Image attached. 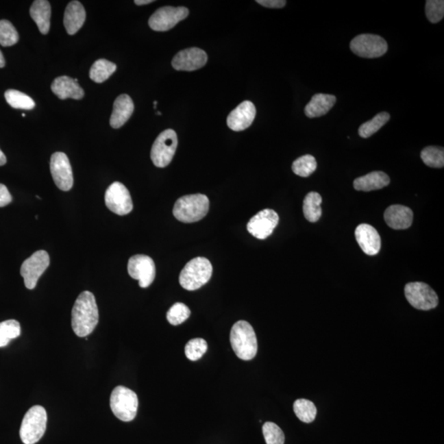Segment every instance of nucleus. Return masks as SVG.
<instances>
[{"label": "nucleus", "instance_id": "2eb2a0df", "mask_svg": "<svg viewBox=\"0 0 444 444\" xmlns=\"http://www.w3.org/2000/svg\"><path fill=\"white\" fill-rule=\"evenodd\" d=\"M279 222L278 214L271 209H264L251 218L247 230L258 240H265L273 234Z\"/></svg>", "mask_w": 444, "mask_h": 444}, {"label": "nucleus", "instance_id": "bb28decb", "mask_svg": "<svg viewBox=\"0 0 444 444\" xmlns=\"http://www.w3.org/2000/svg\"><path fill=\"white\" fill-rule=\"evenodd\" d=\"M116 64L105 59L98 60L90 69L89 76L90 79L97 84L106 81L116 71Z\"/></svg>", "mask_w": 444, "mask_h": 444}, {"label": "nucleus", "instance_id": "37998d69", "mask_svg": "<svg viewBox=\"0 0 444 444\" xmlns=\"http://www.w3.org/2000/svg\"><path fill=\"white\" fill-rule=\"evenodd\" d=\"M4 66H5V60H4L3 53L0 51V69L3 68Z\"/></svg>", "mask_w": 444, "mask_h": 444}, {"label": "nucleus", "instance_id": "58836bf2", "mask_svg": "<svg viewBox=\"0 0 444 444\" xmlns=\"http://www.w3.org/2000/svg\"><path fill=\"white\" fill-rule=\"evenodd\" d=\"M12 201V196L10 191L3 184H0V208L5 207Z\"/></svg>", "mask_w": 444, "mask_h": 444}, {"label": "nucleus", "instance_id": "cd10ccee", "mask_svg": "<svg viewBox=\"0 0 444 444\" xmlns=\"http://www.w3.org/2000/svg\"><path fill=\"white\" fill-rule=\"evenodd\" d=\"M8 104L14 109L32 110L36 106L35 101L27 94L19 90L10 89L4 93Z\"/></svg>", "mask_w": 444, "mask_h": 444}, {"label": "nucleus", "instance_id": "f704fd0d", "mask_svg": "<svg viewBox=\"0 0 444 444\" xmlns=\"http://www.w3.org/2000/svg\"><path fill=\"white\" fill-rule=\"evenodd\" d=\"M207 351V341L201 338H195L188 341L184 349L185 356L192 361L201 359Z\"/></svg>", "mask_w": 444, "mask_h": 444}, {"label": "nucleus", "instance_id": "f8f14e48", "mask_svg": "<svg viewBox=\"0 0 444 444\" xmlns=\"http://www.w3.org/2000/svg\"><path fill=\"white\" fill-rule=\"evenodd\" d=\"M106 207L119 216H125L133 210L130 191L121 182H114L107 188L105 195Z\"/></svg>", "mask_w": 444, "mask_h": 444}, {"label": "nucleus", "instance_id": "39448f33", "mask_svg": "<svg viewBox=\"0 0 444 444\" xmlns=\"http://www.w3.org/2000/svg\"><path fill=\"white\" fill-rule=\"evenodd\" d=\"M47 425V413L44 407L32 406L23 419L20 438L25 444H35L43 437Z\"/></svg>", "mask_w": 444, "mask_h": 444}, {"label": "nucleus", "instance_id": "4c0bfd02", "mask_svg": "<svg viewBox=\"0 0 444 444\" xmlns=\"http://www.w3.org/2000/svg\"><path fill=\"white\" fill-rule=\"evenodd\" d=\"M427 18L432 23H438L443 18L444 1L443 0H428L426 5Z\"/></svg>", "mask_w": 444, "mask_h": 444}, {"label": "nucleus", "instance_id": "c756f323", "mask_svg": "<svg viewBox=\"0 0 444 444\" xmlns=\"http://www.w3.org/2000/svg\"><path fill=\"white\" fill-rule=\"evenodd\" d=\"M294 411L299 421L311 423L314 421L317 408L314 403L306 399H298L294 403Z\"/></svg>", "mask_w": 444, "mask_h": 444}, {"label": "nucleus", "instance_id": "ddd939ff", "mask_svg": "<svg viewBox=\"0 0 444 444\" xmlns=\"http://www.w3.org/2000/svg\"><path fill=\"white\" fill-rule=\"evenodd\" d=\"M127 271L132 278L138 280L140 287L147 288L151 285L156 277L154 261L147 255H134L127 263Z\"/></svg>", "mask_w": 444, "mask_h": 444}, {"label": "nucleus", "instance_id": "e433bc0d", "mask_svg": "<svg viewBox=\"0 0 444 444\" xmlns=\"http://www.w3.org/2000/svg\"><path fill=\"white\" fill-rule=\"evenodd\" d=\"M262 433L267 444H284L285 435L278 425L273 422H266L262 426Z\"/></svg>", "mask_w": 444, "mask_h": 444}, {"label": "nucleus", "instance_id": "c03bdc74", "mask_svg": "<svg viewBox=\"0 0 444 444\" xmlns=\"http://www.w3.org/2000/svg\"><path fill=\"white\" fill-rule=\"evenodd\" d=\"M156 106H158V101H154V107L156 109Z\"/></svg>", "mask_w": 444, "mask_h": 444}, {"label": "nucleus", "instance_id": "79ce46f5", "mask_svg": "<svg viewBox=\"0 0 444 444\" xmlns=\"http://www.w3.org/2000/svg\"><path fill=\"white\" fill-rule=\"evenodd\" d=\"M7 162V158L3 152L0 149V166H4Z\"/></svg>", "mask_w": 444, "mask_h": 444}, {"label": "nucleus", "instance_id": "4468645a", "mask_svg": "<svg viewBox=\"0 0 444 444\" xmlns=\"http://www.w3.org/2000/svg\"><path fill=\"white\" fill-rule=\"evenodd\" d=\"M51 172L53 182L63 191L73 188V175L67 155L64 152H56L51 158Z\"/></svg>", "mask_w": 444, "mask_h": 444}, {"label": "nucleus", "instance_id": "473e14b6", "mask_svg": "<svg viewBox=\"0 0 444 444\" xmlns=\"http://www.w3.org/2000/svg\"><path fill=\"white\" fill-rule=\"evenodd\" d=\"M421 158L426 166L432 168H443L444 166V150L443 147H427L423 149Z\"/></svg>", "mask_w": 444, "mask_h": 444}, {"label": "nucleus", "instance_id": "9d476101", "mask_svg": "<svg viewBox=\"0 0 444 444\" xmlns=\"http://www.w3.org/2000/svg\"><path fill=\"white\" fill-rule=\"evenodd\" d=\"M349 47L354 53L361 58L373 59L385 55L388 44L382 37L373 34H362L352 40Z\"/></svg>", "mask_w": 444, "mask_h": 444}, {"label": "nucleus", "instance_id": "5701e85b", "mask_svg": "<svg viewBox=\"0 0 444 444\" xmlns=\"http://www.w3.org/2000/svg\"><path fill=\"white\" fill-rule=\"evenodd\" d=\"M390 184V178L386 173L373 171L369 174L359 177L354 181V188L358 191L369 192L378 190Z\"/></svg>", "mask_w": 444, "mask_h": 444}, {"label": "nucleus", "instance_id": "c85d7f7f", "mask_svg": "<svg viewBox=\"0 0 444 444\" xmlns=\"http://www.w3.org/2000/svg\"><path fill=\"white\" fill-rule=\"evenodd\" d=\"M390 119V114L388 112H381L374 116L371 121L365 122L360 127L359 134L361 138H368L378 130L382 126L386 125Z\"/></svg>", "mask_w": 444, "mask_h": 444}, {"label": "nucleus", "instance_id": "c9c22d12", "mask_svg": "<svg viewBox=\"0 0 444 444\" xmlns=\"http://www.w3.org/2000/svg\"><path fill=\"white\" fill-rule=\"evenodd\" d=\"M190 314V310L184 304L175 303L167 312L166 318L169 323L177 326V325L185 322L189 318Z\"/></svg>", "mask_w": 444, "mask_h": 444}, {"label": "nucleus", "instance_id": "1a4fd4ad", "mask_svg": "<svg viewBox=\"0 0 444 444\" xmlns=\"http://www.w3.org/2000/svg\"><path fill=\"white\" fill-rule=\"evenodd\" d=\"M49 262V254L45 250L36 251L23 262L20 273L27 289H34L39 278L48 269Z\"/></svg>", "mask_w": 444, "mask_h": 444}, {"label": "nucleus", "instance_id": "423d86ee", "mask_svg": "<svg viewBox=\"0 0 444 444\" xmlns=\"http://www.w3.org/2000/svg\"><path fill=\"white\" fill-rule=\"evenodd\" d=\"M110 403L113 414L122 421H132L137 415V394L125 386H118L113 390Z\"/></svg>", "mask_w": 444, "mask_h": 444}, {"label": "nucleus", "instance_id": "a211bd4d", "mask_svg": "<svg viewBox=\"0 0 444 444\" xmlns=\"http://www.w3.org/2000/svg\"><path fill=\"white\" fill-rule=\"evenodd\" d=\"M355 236L358 244L363 252L368 255H376L381 249V238L375 228L368 224L357 226Z\"/></svg>", "mask_w": 444, "mask_h": 444}, {"label": "nucleus", "instance_id": "412c9836", "mask_svg": "<svg viewBox=\"0 0 444 444\" xmlns=\"http://www.w3.org/2000/svg\"><path fill=\"white\" fill-rule=\"evenodd\" d=\"M134 110V101L130 96L122 94L114 102L113 112L110 119L113 129H119L129 121Z\"/></svg>", "mask_w": 444, "mask_h": 444}, {"label": "nucleus", "instance_id": "72a5a7b5", "mask_svg": "<svg viewBox=\"0 0 444 444\" xmlns=\"http://www.w3.org/2000/svg\"><path fill=\"white\" fill-rule=\"evenodd\" d=\"M19 35L10 21H0V45L3 47H12L18 43Z\"/></svg>", "mask_w": 444, "mask_h": 444}, {"label": "nucleus", "instance_id": "dca6fc26", "mask_svg": "<svg viewBox=\"0 0 444 444\" xmlns=\"http://www.w3.org/2000/svg\"><path fill=\"white\" fill-rule=\"evenodd\" d=\"M208 62V55L199 48L183 49L173 58L172 66L178 71H195L203 68Z\"/></svg>", "mask_w": 444, "mask_h": 444}, {"label": "nucleus", "instance_id": "7c9ffc66", "mask_svg": "<svg viewBox=\"0 0 444 444\" xmlns=\"http://www.w3.org/2000/svg\"><path fill=\"white\" fill-rule=\"evenodd\" d=\"M21 334V326L14 319L3 321L0 323V347H6L11 340L16 338Z\"/></svg>", "mask_w": 444, "mask_h": 444}, {"label": "nucleus", "instance_id": "7ed1b4c3", "mask_svg": "<svg viewBox=\"0 0 444 444\" xmlns=\"http://www.w3.org/2000/svg\"><path fill=\"white\" fill-rule=\"evenodd\" d=\"M208 197L201 193L185 195L175 201L173 214L184 223H193L203 219L209 211Z\"/></svg>", "mask_w": 444, "mask_h": 444}, {"label": "nucleus", "instance_id": "f03ea898", "mask_svg": "<svg viewBox=\"0 0 444 444\" xmlns=\"http://www.w3.org/2000/svg\"><path fill=\"white\" fill-rule=\"evenodd\" d=\"M230 344L236 355L243 360H253L257 355L256 334L251 324L241 320L233 325L230 331Z\"/></svg>", "mask_w": 444, "mask_h": 444}, {"label": "nucleus", "instance_id": "f3484780", "mask_svg": "<svg viewBox=\"0 0 444 444\" xmlns=\"http://www.w3.org/2000/svg\"><path fill=\"white\" fill-rule=\"evenodd\" d=\"M256 116V108L253 102L245 101L230 112L227 117V126L230 130L240 132L248 129Z\"/></svg>", "mask_w": 444, "mask_h": 444}, {"label": "nucleus", "instance_id": "2f4dec72", "mask_svg": "<svg viewBox=\"0 0 444 444\" xmlns=\"http://www.w3.org/2000/svg\"><path fill=\"white\" fill-rule=\"evenodd\" d=\"M317 162L314 156L306 155L300 156L292 164V171L296 175L308 177L316 171Z\"/></svg>", "mask_w": 444, "mask_h": 444}, {"label": "nucleus", "instance_id": "9b49d317", "mask_svg": "<svg viewBox=\"0 0 444 444\" xmlns=\"http://www.w3.org/2000/svg\"><path fill=\"white\" fill-rule=\"evenodd\" d=\"M188 14L189 11L185 7H162L150 16L148 24L153 31L166 32L186 18Z\"/></svg>", "mask_w": 444, "mask_h": 444}, {"label": "nucleus", "instance_id": "4be33fe9", "mask_svg": "<svg viewBox=\"0 0 444 444\" xmlns=\"http://www.w3.org/2000/svg\"><path fill=\"white\" fill-rule=\"evenodd\" d=\"M86 11L79 1H72L66 7L64 24L69 35H74L84 26Z\"/></svg>", "mask_w": 444, "mask_h": 444}, {"label": "nucleus", "instance_id": "20e7f679", "mask_svg": "<svg viewBox=\"0 0 444 444\" xmlns=\"http://www.w3.org/2000/svg\"><path fill=\"white\" fill-rule=\"evenodd\" d=\"M212 265L208 259L197 257L189 261L181 271L180 283L184 289L196 291L211 279Z\"/></svg>", "mask_w": 444, "mask_h": 444}, {"label": "nucleus", "instance_id": "6e6552de", "mask_svg": "<svg viewBox=\"0 0 444 444\" xmlns=\"http://www.w3.org/2000/svg\"><path fill=\"white\" fill-rule=\"evenodd\" d=\"M405 295L411 306L419 310H430L437 307L439 304L437 294L423 282L406 284Z\"/></svg>", "mask_w": 444, "mask_h": 444}, {"label": "nucleus", "instance_id": "aec40b11", "mask_svg": "<svg viewBox=\"0 0 444 444\" xmlns=\"http://www.w3.org/2000/svg\"><path fill=\"white\" fill-rule=\"evenodd\" d=\"M384 220L391 228L406 230L412 224L413 212L405 206L393 205L386 208L384 212Z\"/></svg>", "mask_w": 444, "mask_h": 444}, {"label": "nucleus", "instance_id": "a19ab883", "mask_svg": "<svg viewBox=\"0 0 444 444\" xmlns=\"http://www.w3.org/2000/svg\"><path fill=\"white\" fill-rule=\"evenodd\" d=\"M134 3L137 4V5H146V4L153 3V0H136Z\"/></svg>", "mask_w": 444, "mask_h": 444}, {"label": "nucleus", "instance_id": "f257e3e1", "mask_svg": "<svg viewBox=\"0 0 444 444\" xmlns=\"http://www.w3.org/2000/svg\"><path fill=\"white\" fill-rule=\"evenodd\" d=\"M99 322L98 307L94 295L84 291L78 296L72 310V328L79 337H86L96 328Z\"/></svg>", "mask_w": 444, "mask_h": 444}, {"label": "nucleus", "instance_id": "6ab92c4d", "mask_svg": "<svg viewBox=\"0 0 444 444\" xmlns=\"http://www.w3.org/2000/svg\"><path fill=\"white\" fill-rule=\"evenodd\" d=\"M78 80L73 79L68 76H61L56 78L52 82L51 90L53 93L61 100L72 98L80 100L84 97V90L82 89Z\"/></svg>", "mask_w": 444, "mask_h": 444}, {"label": "nucleus", "instance_id": "393cba45", "mask_svg": "<svg viewBox=\"0 0 444 444\" xmlns=\"http://www.w3.org/2000/svg\"><path fill=\"white\" fill-rule=\"evenodd\" d=\"M30 15L41 34L47 35L51 27V3L47 0H36L30 8Z\"/></svg>", "mask_w": 444, "mask_h": 444}, {"label": "nucleus", "instance_id": "0eeeda50", "mask_svg": "<svg viewBox=\"0 0 444 444\" xmlns=\"http://www.w3.org/2000/svg\"><path fill=\"white\" fill-rule=\"evenodd\" d=\"M178 146L175 130H166L155 140L151 151V159L156 167H166L171 162Z\"/></svg>", "mask_w": 444, "mask_h": 444}, {"label": "nucleus", "instance_id": "a878e982", "mask_svg": "<svg viewBox=\"0 0 444 444\" xmlns=\"http://www.w3.org/2000/svg\"><path fill=\"white\" fill-rule=\"evenodd\" d=\"M321 204H322V197L318 193H308L304 197L303 212L308 221L316 222L320 219L322 216Z\"/></svg>", "mask_w": 444, "mask_h": 444}, {"label": "nucleus", "instance_id": "ea45409f", "mask_svg": "<svg viewBox=\"0 0 444 444\" xmlns=\"http://www.w3.org/2000/svg\"><path fill=\"white\" fill-rule=\"evenodd\" d=\"M256 2L262 6L271 8H282L286 4L285 0H257Z\"/></svg>", "mask_w": 444, "mask_h": 444}, {"label": "nucleus", "instance_id": "b1692460", "mask_svg": "<svg viewBox=\"0 0 444 444\" xmlns=\"http://www.w3.org/2000/svg\"><path fill=\"white\" fill-rule=\"evenodd\" d=\"M336 98L332 95L315 94L304 109L308 118L321 117L326 114L336 104Z\"/></svg>", "mask_w": 444, "mask_h": 444}]
</instances>
